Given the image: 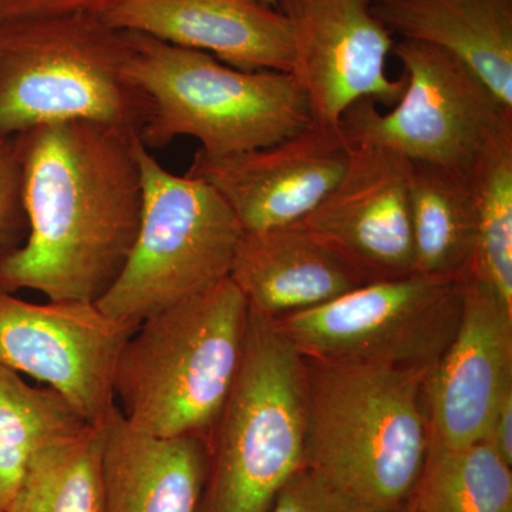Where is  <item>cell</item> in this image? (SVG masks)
<instances>
[{
	"label": "cell",
	"instance_id": "13",
	"mask_svg": "<svg viewBox=\"0 0 512 512\" xmlns=\"http://www.w3.org/2000/svg\"><path fill=\"white\" fill-rule=\"evenodd\" d=\"M349 147L339 183L299 225L366 282L414 274L410 161L383 148Z\"/></svg>",
	"mask_w": 512,
	"mask_h": 512
},
{
	"label": "cell",
	"instance_id": "23",
	"mask_svg": "<svg viewBox=\"0 0 512 512\" xmlns=\"http://www.w3.org/2000/svg\"><path fill=\"white\" fill-rule=\"evenodd\" d=\"M409 503L420 512H512V466L485 440L430 447Z\"/></svg>",
	"mask_w": 512,
	"mask_h": 512
},
{
	"label": "cell",
	"instance_id": "2",
	"mask_svg": "<svg viewBox=\"0 0 512 512\" xmlns=\"http://www.w3.org/2000/svg\"><path fill=\"white\" fill-rule=\"evenodd\" d=\"M303 360L305 467L369 512L399 511L429 456V372Z\"/></svg>",
	"mask_w": 512,
	"mask_h": 512
},
{
	"label": "cell",
	"instance_id": "6",
	"mask_svg": "<svg viewBox=\"0 0 512 512\" xmlns=\"http://www.w3.org/2000/svg\"><path fill=\"white\" fill-rule=\"evenodd\" d=\"M205 443L198 512H269L305 468V360L251 308L237 377Z\"/></svg>",
	"mask_w": 512,
	"mask_h": 512
},
{
	"label": "cell",
	"instance_id": "8",
	"mask_svg": "<svg viewBox=\"0 0 512 512\" xmlns=\"http://www.w3.org/2000/svg\"><path fill=\"white\" fill-rule=\"evenodd\" d=\"M463 308L464 275L410 274L272 320L303 359L430 372L456 336Z\"/></svg>",
	"mask_w": 512,
	"mask_h": 512
},
{
	"label": "cell",
	"instance_id": "14",
	"mask_svg": "<svg viewBox=\"0 0 512 512\" xmlns=\"http://www.w3.org/2000/svg\"><path fill=\"white\" fill-rule=\"evenodd\" d=\"M512 392V311L471 275L456 336L426 379L430 447L457 448L485 439Z\"/></svg>",
	"mask_w": 512,
	"mask_h": 512
},
{
	"label": "cell",
	"instance_id": "11",
	"mask_svg": "<svg viewBox=\"0 0 512 512\" xmlns=\"http://www.w3.org/2000/svg\"><path fill=\"white\" fill-rule=\"evenodd\" d=\"M281 12L292 35L291 74L308 100L312 121L339 127L357 101L394 106L404 76L387 74L393 33L373 0H286Z\"/></svg>",
	"mask_w": 512,
	"mask_h": 512
},
{
	"label": "cell",
	"instance_id": "7",
	"mask_svg": "<svg viewBox=\"0 0 512 512\" xmlns=\"http://www.w3.org/2000/svg\"><path fill=\"white\" fill-rule=\"evenodd\" d=\"M136 154L143 177L140 228L126 264L96 305L138 326L229 278L244 231L210 184L170 173L140 137Z\"/></svg>",
	"mask_w": 512,
	"mask_h": 512
},
{
	"label": "cell",
	"instance_id": "21",
	"mask_svg": "<svg viewBox=\"0 0 512 512\" xmlns=\"http://www.w3.org/2000/svg\"><path fill=\"white\" fill-rule=\"evenodd\" d=\"M477 215V241L466 274L512 311V120L491 134L468 171Z\"/></svg>",
	"mask_w": 512,
	"mask_h": 512
},
{
	"label": "cell",
	"instance_id": "30",
	"mask_svg": "<svg viewBox=\"0 0 512 512\" xmlns=\"http://www.w3.org/2000/svg\"><path fill=\"white\" fill-rule=\"evenodd\" d=\"M0 512H3V511H0Z\"/></svg>",
	"mask_w": 512,
	"mask_h": 512
},
{
	"label": "cell",
	"instance_id": "26",
	"mask_svg": "<svg viewBox=\"0 0 512 512\" xmlns=\"http://www.w3.org/2000/svg\"><path fill=\"white\" fill-rule=\"evenodd\" d=\"M123 0H0V20L90 13L106 15Z\"/></svg>",
	"mask_w": 512,
	"mask_h": 512
},
{
	"label": "cell",
	"instance_id": "5",
	"mask_svg": "<svg viewBox=\"0 0 512 512\" xmlns=\"http://www.w3.org/2000/svg\"><path fill=\"white\" fill-rule=\"evenodd\" d=\"M127 36L128 76L151 100L138 134L148 150L191 137L205 156L228 157L272 146L312 123L291 73L247 72L144 33Z\"/></svg>",
	"mask_w": 512,
	"mask_h": 512
},
{
	"label": "cell",
	"instance_id": "10",
	"mask_svg": "<svg viewBox=\"0 0 512 512\" xmlns=\"http://www.w3.org/2000/svg\"><path fill=\"white\" fill-rule=\"evenodd\" d=\"M137 328L96 303H33L0 288V365L55 390L90 426L116 406L114 370Z\"/></svg>",
	"mask_w": 512,
	"mask_h": 512
},
{
	"label": "cell",
	"instance_id": "4",
	"mask_svg": "<svg viewBox=\"0 0 512 512\" xmlns=\"http://www.w3.org/2000/svg\"><path fill=\"white\" fill-rule=\"evenodd\" d=\"M128 60L127 32L103 16L0 20V140L70 120L140 134L151 100Z\"/></svg>",
	"mask_w": 512,
	"mask_h": 512
},
{
	"label": "cell",
	"instance_id": "29",
	"mask_svg": "<svg viewBox=\"0 0 512 512\" xmlns=\"http://www.w3.org/2000/svg\"><path fill=\"white\" fill-rule=\"evenodd\" d=\"M396 512H420V511L417 510V508L414 507L413 504L407 503L406 505H404V507L400 508V510L396 511Z\"/></svg>",
	"mask_w": 512,
	"mask_h": 512
},
{
	"label": "cell",
	"instance_id": "16",
	"mask_svg": "<svg viewBox=\"0 0 512 512\" xmlns=\"http://www.w3.org/2000/svg\"><path fill=\"white\" fill-rule=\"evenodd\" d=\"M229 279L269 319L316 308L369 284L301 225L244 232Z\"/></svg>",
	"mask_w": 512,
	"mask_h": 512
},
{
	"label": "cell",
	"instance_id": "27",
	"mask_svg": "<svg viewBox=\"0 0 512 512\" xmlns=\"http://www.w3.org/2000/svg\"><path fill=\"white\" fill-rule=\"evenodd\" d=\"M484 440L512 466V392L498 407Z\"/></svg>",
	"mask_w": 512,
	"mask_h": 512
},
{
	"label": "cell",
	"instance_id": "9",
	"mask_svg": "<svg viewBox=\"0 0 512 512\" xmlns=\"http://www.w3.org/2000/svg\"><path fill=\"white\" fill-rule=\"evenodd\" d=\"M393 53L403 67L402 97L387 113L372 100L349 107L339 123L346 143L468 173L491 134L512 120V111L439 47L402 39Z\"/></svg>",
	"mask_w": 512,
	"mask_h": 512
},
{
	"label": "cell",
	"instance_id": "1",
	"mask_svg": "<svg viewBox=\"0 0 512 512\" xmlns=\"http://www.w3.org/2000/svg\"><path fill=\"white\" fill-rule=\"evenodd\" d=\"M138 134L70 120L15 136L29 235L0 254V288L96 303L126 264L143 212Z\"/></svg>",
	"mask_w": 512,
	"mask_h": 512
},
{
	"label": "cell",
	"instance_id": "24",
	"mask_svg": "<svg viewBox=\"0 0 512 512\" xmlns=\"http://www.w3.org/2000/svg\"><path fill=\"white\" fill-rule=\"evenodd\" d=\"M269 512H369L305 467L285 485Z\"/></svg>",
	"mask_w": 512,
	"mask_h": 512
},
{
	"label": "cell",
	"instance_id": "22",
	"mask_svg": "<svg viewBox=\"0 0 512 512\" xmlns=\"http://www.w3.org/2000/svg\"><path fill=\"white\" fill-rule=\"evenodd\" d=\"M103 426L43 447L6 512H103Z\"/></svg>",
	"mask_w": 512,
	"mask_h": 512
},
{
	"label": "cell",
	"instance_id": "19",
	"mask_svg": "<svg viewBox=\"0 0 512 512\" xmlns=\"http://www.w3.org/2000/svg\"><path fill=\"white\" fill-rule=\"evenodd\" d=\"M409 201L414 274L466 275L477 241L468 173L410 163Z\"/></svg>",
	"mask_w": 512,
	"mask_h": 512
},
{
	"label": "cell",
	"instance_id": "25",
	"mask_svg": "<svg viewBox=\"0 0 512 512\" xmlns=\"http://www.w3.org/2000/svg\"><path fill=\"white\" fill-rule=\"evenodd\" d=\"M23 220L22 168L15 137L0 140V248L9 244Z\"/></svg>",
	"mask_w": 512,
	"mask_h": 512
},
{
	"label": "cell",
	"instance_id": "28",
	"mask_svg": "<svg viewBox=\"0 0 512 512\" xmlns=\"http://www.w3.org/2000/svg\"><path fill=\"white\" fill-rule=\"evenodd\" d=\"M265 5L272 6V8H281L282 3H285L286 0H261Z\"/></svg>",
	"mask_w": 512,
	"mask_h": 512
},
{
	"label": "cell",
	"instance_id": "12",
	"mask_svg": "<svg viewBox=\"0 0 512 512\" xmlns=\"http://www.w3.org/2000/svg\"><path fill=\"white\" fill-rule=\"evenodd\" d=\"M350 147L339 127L312 121L272 146L208 157L197 150L187 175L224 198L244 232L289 227L305 220L339 183Z\"/></svg>",
	"mask_w": 512,
	"mask_h": 512
},
{
	"label": "cell",
	"instance_id": "17",
	"mask_svg": "<svg viewBox=\"0 0 512 512\" xmlns=\"http://www.w3.org/2000/svg\"><path fill=\"white\" fill-rule=\"evenodd\" d=\"M103 431V512L200 510L207 473L204 439L148 436L128 426L117 406Z\"/></svg>",
	"mask_w": 512,
	"mask_h": 512
},
{
	"label": "cell",
	"instance_id": "15",
	"mask_svg": "<svg viewBox=\"0 0 512 512\" xmlns=\"http://www.w3.org/2000/svg\"><path fill=\"white\" fill-rule=\"evenodd\" d=\"M103 18L111 28L200 50L235 69L291 73V26L261 0H123Z\"/></svg>",
	"mask_w": 512,
	"mask_h": 512
},
{
	"label": "cell",
	"instance_id": "3",
	"mask_svg": "<svg viewBox=\"0 0 512 512\" xmlns=\"http://www.w3.org/2000/svg\"><path fill=\"white\" fill-rule=\"evenodd\" d=\"M248 316L247 299L227 278L144 319L114 370V404L128 426L207 440L241 365Z\"/></svg>",
	"mask_w": 512,
	"mask_h": 512
},
{
	"label": "cell",
	"instance_id": "18",
	"mask_svg": "<svg viewBox=\"0 0 512 512\" xmlns=\"http://www.w3.org/2000/svg\"><path fill=\"white\" fill-rule=\"evenodd\" d=\"M386 28L466 64L512 111V0H373Z\"/></svg>",
	"mask_w": 512,
	"mask_h": 512
},
{
	"label": "cell",
	"instance_id": "20",
	"mask_svg": "<svg viewBox=\"0 0 512 512\" xmlns=\"http://www.w3.org/2000/svg\"><path fill=\"white\" fill-rule=\"evenodd\" d=\"M87 426L50 387H35L0 365V511L6 512L43 447Z\"/></svg>",
	"mask_w": 512,
	"mask_h": 512
}]
</instances>
